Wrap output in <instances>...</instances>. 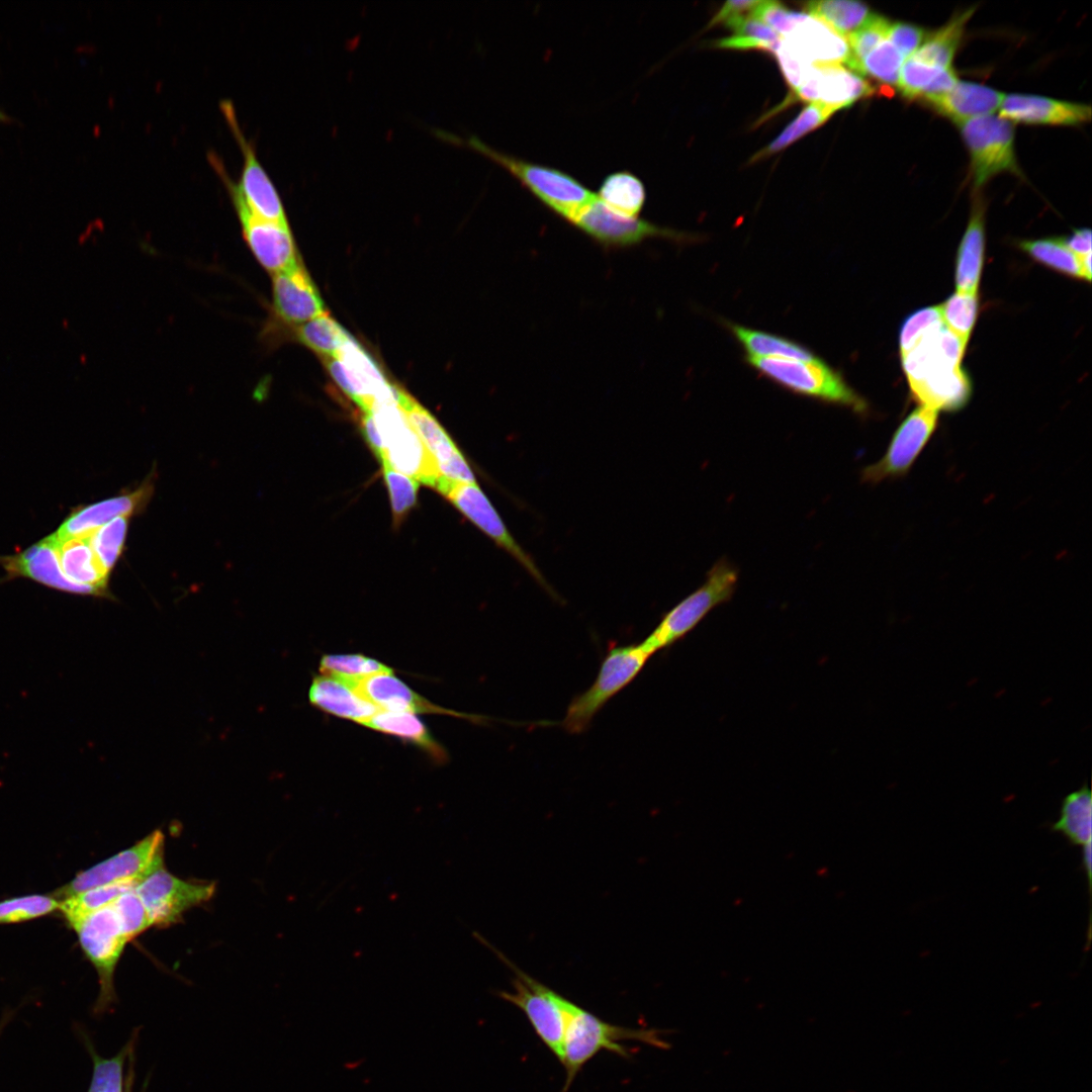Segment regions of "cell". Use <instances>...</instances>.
Wrapping results in <instances>:
<instances>
[{"instance_id":"obj_21","label":"cell","mask_w":1092,"mask_h":1092,"mask_svg":"<svg viewBox=\"0 0 1092 1092\" xmlns=\"http://www.w3.org/2000/svg\"><path fill=\"white\" fill-rule=\"evenodd\" d=\"M0 564L6 570L7 579L28 577L62 592L98 597L95 590L76 584L66 577L52 536L15 555L0 556Z\"/></svg>"},{"instance_id":"obj_45","label":"cell","mask_w":1092,"mask_h":1092,"mask_svg":"<svg viewBox=\"0 0 1092 1092\" xmlns=\"http://www.w3.org/2000/svg\"><path fill=\"white\" fill-rule=\"evenodd\" d=\"M890 24L887 18L873 14L862 26L846 36L849 58L845 65L849 70L860 75L862 60L887 37Z\"/></svg>"},{"instance_id":"obj_13","label":"cell","mask_w":1092,"mask_h":1092,"mask_svg":"<svg viewBox=\"0 0 1092 1092\" xmlns=\"http://www.w3.org/2000/svg\"><path fill=\"white\" fill-rule=\"evenodd\" d=\"M164 867V834L155 830L131 847L78 874L56 892L69 898L84 891L120 882L141 883Z\"/></svg>"},{"instance_id":"obj_6","label":"cell","mask_w":1092,"mask_h":1092,"mask_svg":"<svg viewBox=\"0 0 1092 1092\" xmlns=\"http://www.w3.org/2000/svg\"><path fill=\"white\" fill-rule=\"evenodd\" d=\"M651 656L641 643L612 646L593 684L571 699L561 722L564 730L570 734L586 731L595 716L634 680Z\"/></svg>"},{"instance_id":"obj_27","label":"cell","mask_w":1092,"mask_h":1092,"mask_svg":"<svg viewBox=\"0 0 1092 1092\" xmlns=\"http://www.w3.org/2000/svg\"><path fill=\"white\" fill-rule=\"evenodd\" d=\"M985 206L974 200L971 217L961 241L956 261V286L960 292H978L985 253Z\"/></svg>"},{"instance_id":"obj_5","label":"cell","mask_w":1092,"mask_h":1092,"mask_svg":"<svg viewBox=\"0 0 1092 1092\" xmlns=\"http://www.w3.org/2000/svg\"><path fill=\"white\" fill-rule=\"evenodd\" d=\"M746 361L762 375L795 393L844 406L858 415L868 413L867 401L840 373L819 358L804 361L746 356Z\"/></svg>"},{"instance_id":"obj_15","label":"cell","mask_w":1092,"mask_h":1092,"mask_svg":"<svg viewBox=\"0 0 1092 1092\" xmlns=\"http://www.w3.org/2000/svg\"><path fill=\"white\" fill-rule=\"evenodd\" d=\"M215 883L185 881L164 867L155 871L136 887L152 926L166 927L180 921L189 909L199 906L214 895Z\"/></svg>"},{"instance_id":"obj_53","label":"cell","mask_w":1092,"mask_h":1092,"mask_svg":"<svg viewBox=\"0 0 1092 1092\" xmlns=\"http://www.w3.org/2000/svg\"><path fill=\"white\" fill-rule=\"evenodd\" d=\"M887 37L905 58L913 55L920 47L924 37V30L918 25L896 22L890 24Z\"/></svg>"},{"instance_id":"obj_28","label":"cell","mask_w":1092,"mask_h":1092,"mask_svg":"<svg viewBox=\"0 0 1092 1092\" xmlns=\"http://www.w3.org/2000/svg\"><path fill=\"white\" fill-rule=\"evenodd\" d=\"M51 536L57 546L66 577L76 584L95 590L98 597H109V572L98 560L88 538L57 540L53 534Z\"/></svg>"},{"instance_id":"obj_57","label":"cell","mask_w":1092,"mask_h":1092,"mask_svg":"<svg viewBox=\"0 0 1092 1092\" xmlns=\"http://www.w3.org/2000/svg\"><path fill=\"white\" fill-rule=\"evenodd\" d=\"M361 429L363 436L380 463L383 462V442L370 411H362Z\"/></svg>"},{"instance_id":"obj_46","label":"cell","mask_w":1092,"mask_h":1092,"mask_svg":"<svg viewBox=\"0 0 1092 1092\" xmlns=\"http://www.w3.org/2000/svg\"><path fill=\"white\" fill-rule=\"evenodd\" d=\"M49 895H26L0 902V924L24 922L60 910L61 902Z\"/></svg>"},{"instance_id":"obj_58","label":"cell","mask_w":1092,"mask_h":1092,"mask_svg":"<svg viewBox=\"0 0 1092 1092\" xmlns=\"http://www.w3.org/2000/svg\"><path fill=\"white\" fill-rule=\"evenodd\" d=\"M1065 245L1081 260L1091 256V232L1089 229L1075 230L1063 240Z\"/></svg>"},{"instance_id":"obj_26","label":"cell","mask_w":1092,"mask_h":1092,"mask_svg":"<svg viewBox=\"0 0 1092 1092\" xmlns=\"http://www.w3.org/2000/svg\"><path fill=\"white\" fill-rule=\"evenodd\" d=\"M308 700L311 705L327 713L362 725L380 710L346 682L326 674L313 677Z\"/></svg>"},{"instance_id":"obj_51","label":"cell","mask_w":1092,"mask_h":1092,"mask_svg":"<svg viewBox=\"0 0 1092 1092\" xmlns=\"http://www.w3.org/2000/svg\"><path fill=\"white\" fill-rule=\"evenodd\" d=\"M941 322L939 306L924 307L908 316L900 330V355L906 353L919 338Z\"/></svg>"},{"instance_id":"obj_61","label":"cell","mask_w":1092,"mask_h":1092,"mask_svg":"<svg viewBox=\"0 0 1092 1092\" xmlns=\"http://www.w3.org/2000/svg\"><path fill=\"white\" fill-rule=\"evenodd\" d=\"M132 1080H133V1078L130 1080V1082H129L128 1086H127L126 1092H132V1090H131L132 1089Z\"/></svg>"},{"instance_id":"obj_31","label":"cell","mask_w":1092,"mask_h":1092,"mask_svg":"<svg viewBox=\"0 0 1092 1092\" xmlns=\"http://www.w3.org/2000/svg\"><path fill=\"white\" fill-rule=\"evenodd\" d=\"M954 70L931 66L909 57L901 67L898 88L909 99H926L949 91L957 83Z\"/></svg>"},{"instance_id":"obj_29","label":"cell","mask_w":1092,"mask_h":1092,"mask_svg":"<svg viewBox=\"0 0 1092 1092\" xmlns=\"http://www.w3.org/2000/svg\"><path fill=\"white\" fill-rule=\"evenodd\" d=\"M816 68L817 103L835 111L847 108L875 93L870 82L841 64L816 65Z\"/></svg>"},{"instance_id":"obj_22","label":"cell","mask_w":1092,"mask_h":1092,"mask_svg":"<svg viewBox=\"0 0 1092 1092\" xmlns=\"http://www.w3.org/2000/svg\"><path fill=\"white\" fill-rule=\"evenodd\" d=\"M999 116L1027 124L1078 125L1089 121V105L1054 98L1013 93L1004 95Z\"/></svg>"},{"instance_id":"obj_38","label":"cell","mask_w":1092,"mask_h":1092,"mask_svg":"<svg viewBox=\"0 0 1092 1092\" xmlns=\"http://www.w3.org/2000/svg\"><path fill=\"white\" fill-rule=\"evenodd\" d=\"M1019 248L1034 261L1053 270L1088 282L1091 279L1085 272L1081 259L1062 239L1025 240L1019 243Z\"/></svg>"},{"instance_id":"obj_42","label":"cell","mask_w":1092,"mask_h":1092,"mask_svg":"<svg viewBox=\"0 0 1092 1092\" xmlns=\"http://www.w3.org/2000/svg\"><path fill=\"white\" fill-rule=\"evenodd\" d=\"M322 674L336 677L348 686L378 673H393L384 663L361 654H327L321 658Z\"/></svg>"},{"instance_id":"obj_25","label":"cell","mask_w":1092,"mask_h":1092,"mask_svg":"<svg viewBox=\"0 0 1092 1092\" xmlns=\"http://www.w3.org/2000/svg\"><path fill=\"white\" fill-rule=\"evenodd\" d=\"M1003 98L1004 94L988 86L958 81L949 91L924 100L938 114L960 124L992 114L999 109Z\"/></svg>"},{"instance_id":"obj_8","label":"cell","mask_w":1092,"mask_h":1092,"mask_svg":"<svg viewBox=\"0 0 1092 1092\" xmlns=\"http://www.w3.org/2000/svg\"><path fill=\"white\" fill-rule=\"evenodd\" d=\"M500 958L515 975L513 991L500 992V997L523 1011L541 1041L560 1061L573 1002L524 973L504 956Z\"/></svg>"},{"instance_id":"obj_19","label":"cell","mask_w":1092,"mask_h":1092,"mask_svg":"<svg viewBox=\"0 0 1092 1092\" xmlns=\"http://www.w3.org/2000/svg\"><path fill=\"white\" fill-rule=\"evenodd\" d=\"M401 410L432 457L441 478L457 482H476L463 454L425 407L411 397Z\"/></svg>"},{"instance_id":"obj_12","label":"cell","mask_w":1092,"mask_h":1092,"mask_svg":"<svg viewBox=\"0 0 1092 1092\" xmlns=\"http://www.w3.org/2000/svg\"><path fill=\"white\" fill-rule=\"evenodd\" d=\"M971 158L975 188L993 176L1020 174L1014 151L1013 123L999 115H985L958 124Z\"/></svg>"},{"instance_id":"obj_60","label":"cell","mask_w":1092,"mask_h":1092,"mask_svg":"<svg viewBox=\"0 0 1092 1092\" xmlns=\"http://www.w3.org/2000/svg\"><path fill=\"white\" fill-rule=\"evenodd\" d=\"M8 120H10V117H9V115H7V114H6V113H5V112H4V111H3V110H2L1 108H0V121H8Z\"/></svg>"},{"instance_id":"obj_59","label":"cell","mask_w":1092,"mask_h":1092,"mask_svg":"<svg viewBox=\"0 0 1092 1092\" xmlns=\"http://www.w3.org/2000/svg\"><path fill=\"white\" fill-rule=\"evenodd\" d=\"M1082 866L1087 877V883L1089 893H1091V881H1092V849L1091 843L1083 846L1082 849Z\"/></svg>"},{"instance_id":"obj_9","label":"cell","mask_w":1092,"mask_h":1092,"mask_svg":"<svg viewBox=\"0 0 1092 1092\" xmlns=\"http://www.w3.org/2000/svg\"><path fill=\"white\" fill-rule=\"evenodd\" d=\"M72 928L97 972L100 989L94 1012L102 1014L115 1003L114 972L128 940L112 904L91 913Z\"/></svg>"},{"instance_id":"obj_47","label":"cell","mask_w":1092,"mask_h":1092,"mask_svg":"<svg viewBox=\"0 0 1092 1092\" xmlns=\"http://www.w3.org/2000/svg\"><path fill=\"white\" fill-rule=\"evenodd\" d=\"M905 57L888 40H883L866 56L860 65V75H869L887 85L898 83Z\"/></svg>"},{"instance_id":"obj_52","label":"cell","mask_w":1092,"mask_h":1092,"mask_svg":"<svg viewBox=\"0 0 1092 1092\" xmlns=\"http://www.w3.org/2000/svg\"><path fill=\"white\" fill-rule=\"evenodd\" d=\"M774 54L787 83L793 90L797 89L809 75L814 65L797 56L783 40Z\"/></svg>"},{"instance_id":"obj_40","label":"cell","mask_w":1092,"mask_h":1092,"mask_svg":"<svg viewBox=\"0 0 1092 1092\" xmlns=\"http://www.w3.org/2000/svg\"><path fill=\"white\" fill-rule=\"evenodd\" d=\"M139 882H120L93 888L61 902L60 910L71 925L91 913L112 904L120 895L135 889Z\"/></svg>"},{"instance_id":"obj_3","label":"cell","mask_w":1092,"mask_h":1092,"mask_svg":"<svg viewBox=\"0 0 1092 1092\" xmlns=\"http://www.w3.org/2000/svg\"><path fill=\"white\" fill-rule=\"evenodd\" d=\"M624 1041H637L659 1049L668 1046L661 1031L611 1024L573 1002L564 1035L560 1063L565 1070L561 1092H567L583 1066L602 1051L630 1058Z\"/></svg>"},{"instance_id":"obj_17","label":"cell","mask_w":1092,"mask_h":1092,"mask_svg":"<svg viewBox=\"0 0 1092 1092\" xmlns=\"http://www.w3.org/2000/svg\"><path fill=\"white\" fill-rule=\"evenodd\" d=\"M219 108L243 156L242 174L236 185L246 206L263 219L288 223L279 193L258 160L252 142L242 130L233 102L223 99Z\"/></svg>"},{"instance_id":"obj_7","label":"cell","mask_w":1092,"mask_h":1092,"mask_svg":"<svg viewBox=\"0 0 1092 1092\" xmlns=\"http://www.w3.org/2000/svg\"><path fill=\"white\" fill-rule=\"evenodd\" d=\"M208 159L228 189L243 237L260 265L274 275L300 263L289 224L263 219L251 212L222 161L214 153H209Z\"/></svg>"},{"instance_id":"obj_24","label":"cell","mask_w":1092,"mask_h":1092,"mask_svg":"<svg viewBox=\"0 0 1092 1092\" xmlns=\"http://www.w3.org/2000/svg\"><path fill=\"white\" fill-rule=\"evenodd\" d=\"M782 40L812 65L845 64L849 58L846 38L809 14Z\"/></svg>"},{"instance_id":"obj_4","label":"cell","mask_w":1092,"mask_h":1092,"mask_svg":"<svg viewBox=\"0 0 1092 1092\" xmlns=\"http://www.w3.org/2000/svg\"><path fill=\"white\" fill-rule=\"evenodd\" d=\"M738 569L721 558L709 569L704 583L666 612L640 642L648 653L670 647L694 630L715 608L728 602L738 582Z\"/></svg>"},{"instance_id":"obj_30","label":"cell","mask_w":1092,"mask_h":1092,"mask_svg":"<svg viewBox=\"0 0 1092 1092\" xmlns=\"http://www.w3.org/2000/svg\"><path fill=\"white\" fill-rule=\"evenodd\" d=\"M134 1033L122 1049L111 1058L101 1057L87 1037L85 1044L93 1063L92 1079L88 1092H126L133 1078Z\"/></svg>"},{"instance_id":"obj_56","label":"cell","mask_w":1092,"mask_h":1092,"mask_svg":"<svg viewBox=\"0 0 1092 1092\" xmlns=\"http://www.w3.org/2000/svg\"><path fill=\"white\" fill-rule=\"evenodd\" d=\"M781 41L771 43L753 37L733 34L716 40L714 47L726 50H761L775 53Z\"/></svg>"},{"instance_id":"obj_23","label":"cell","mask_w":1092,"mask_h":1092,"mask_svg":"<svg viewBox=\"0 0 1092 1092\" xmlns=\"http://www.w3.org/2000/svg\"><path fill=\"white\" fill-rule=\"evenodd\" d=\"M353 689L364 699L381 710L410 713H441L465 717L475 723L484 722V717L455 713L431 704L415 693L393 673H378L357 681Z\"/></svg>"},{"instance_id":"obj_35","label":"cell","mask_w":1092,"mask_h":1092,"mask_svg":"<svg viewBox=\"0 0 1092 1092\" xmlns=\"http://www.w3.org/2000/svg\"><path fill=\"white\" fill-rule=\"evenodd\" d=\"M729 328L745 349L748 357L786 358L804 361L818 358L806 347L786 338L735 324H729Z\"/></svg>"},{"instance_id":"obj_20","label":"cell","mask_w":1092,"mask_h":1092,"mask_svg":"<svg viewBox=\"0 0 1092 1092\" xmlns=\"http://www.w3.org/2000/svg\"><path fill=\"white\" fill-rule=\"evenodd\" d=\"M272 276V307L280 322L297 327L326 312L323 299L301 262Z\"/></svg>"},{"instance_id":"obj_44","label":"cell","mask_w":1092,"mask_h":1092,"mask_svg":"<svg viewBox=\"0 0 1092 1092\" xmlns=\"http://www.w3.org/2000/svg\"><path fill=\"white\" fill-rule=\"evenodd\" d=\"M128 518L117 517L97 529L88 538L92 550L109 573L123 551Z\"/></svg>"},{"instance_id":"obj_37","label":"cell","mask_w":1092,"mask_h":1092,"mask_svg":"<svg viewBox=\"0 0 1092 1092\" xmlns=\"http://www.w3.org/2000/svg\"><path fill=\"white\" fill-rule=\"evenodd\" d=\"M805 9L807 14L821 20L845 38L873 15L868 5L859 1H811L806 3Z\"/></svg>"},{"instance_id":"obj_32","label":"cell","mask_w":1092,"mask_h":1092,"mask_svg":"<svg viewBox=\"0 0 1092 1092\" xmlns=\"http://www.w3.org/2000/svg\"><path fill=\"white\" fill-rule=\"evenodd\" d=\"M364 726L410 741L428 752L437 761H444L446 758L444 748L413 713L380 709Z\"/></svg>"},{"instance_id":"obj_16","label":"cell","mask_w":1092,"mask_h":1092,"mask_svg":"<svg viewBox=\"0 0 1092 1092\" xmlns=\"http://www.w3.org/2000/svg\"><path fill=\"white\" fill-rule=\"evenodd\" d=\"M937 423L938 413L930 408L919 406L910 413L893 434L883 457L861 470V481L877 484L906 475L935 432Z\"/></svg>"},{"instance_id":"obj_48","label":"cell","mask_w":1092,"mask_h":1092,"mask_svg":"<svg viewBox=\"0 0 1092 1092\" xmlns=\"http://www.w3.org/2000/svg\"><path fill=\"white\" fill-rule=\"evenodd\" d=\"M382 471L389 492L393 525L396 527L415 507L419 482L387 465L382 466Z\"/></svg>"},{"instance_id":"obj_11","label":"cell","mask_w":1092,"mask_h":1092,"mask_svg":"<svg viewBox=\"0 0 1092 1092\" xmlns=\"http://www.w3.org/2000/svg\"><path fill=\"white\" fill-rule=\"evenodd\" d=\"M453 506L493 542L509 553L551 597L556 592L529 553L508 530L496 510L476 482H457L441 479L437 488Z\"/></svg>"},{"instance_id":"obj_33","label":"cell","mask_w":1092,"mask_h":1092,"mask_svg":"<svg viewBox=\"0 0 1092 1092\" xmlns=\"http://www.w3.org/2000/svg\"><path fill=\"white\" fill-rule=\"evenodd\" d=\"M596 194L611 210L626 216H638L646 201L644 183L628 170L607 175Z\"/></svg>"},{"instance_id":"obj_41","label":"cell","mask_w":1092,"mask_h":1092,"mask_svg":"<svg viewBox=\"0 0 1092 1092\" xmlns=\"http://www.w3.org/2000/svg\"><path fill=\"white\" fill-rule=\"evenodd\" d=\"M835 112L833 108L820 103L808 104L775 140L755 153L749 163L765 159L788 148L800 138L824 124Z\"/></svg>"},{"instance_id":"obj_50","label":"cell","mask_w":1092,"mask_h":1092,"mask_svg":"<svg viewBox=\"0 0 1092 1092\" xmlns=\"http://www.w3.org/2000/svg\"><path fill=\"white\" fill-rule=\"evenodd\" d=\"M750 15L765 23L783 37L808 16L807 13L790 10L776 1H761Z\"/></svg>"},{"instance_id":"obj_39","label":"cell","mask_w":1092,"mask_h":1092,"mask_svg":"<svg viewBox=\"0 0 1092 1092\" xmlns=\"http://www.w3.org/2000/svg\"><path fill=\"white\" fill-rule=\"evenodd\" d=\"M294 335L301 344L325 358L336 356L351 337L327 312L295 327Z\"/></svg>"},{"instance_id":"obj_62","label":"cell","mask_w":1092,"mask_h":1092,"mask_svg":"<svg viewBox=\"0 0 1092 1092\" xmlns=\"http://www.w3.org/2000/svg\"><path fill=\"white\" fill-rule=\"evenodd\" d=\"M5 1022H6V1020H4V1021H3V1022H2L1 1024H0V1033H1L2 1029H3V1026L5 1025Z\"/></svg>"},{"instance_id":"obj_49","label":"cell","mask_w":1092,"mask_h":1092,"mask_svg":"<svg viewBox=\"0 0 1092 1092\" xmlns=\"http://www.w3.org/2000/svg\"><path fill=\"white\" fill-rule=\"evenodd\" d=\"M112 905L128 941L152 926L148 911L135 889L120 895Z\"/></svg>"},{"instance_id":"obj_34","label":"cell","mask_w":1092,"mask_h":1092,"mask_svg":"<svg viewBox=\"0 0 1092 1092\" xmlns=\"http://www.w3.org/2000/svg\"><path fill=\"white\" fill-rule=\"evenodd\" d=\"M1052 830L1063 834L1074 845L1084 846L1092 841V798L1087 784L1067 795L1061 805L1059 819Z\"/></svg>"},{"instance_id":"obj_2","label":"cell","mask_w":1092,"mask_h":1092,"mask_svg":"<svg viewBox=\"0 0 1092 1092\" xmlns=\"http://www.w3.org/2000/svg\"><path fill=\"white\" fill-rule=\"evenodd\" d=\"M443 135L452 143L467 146L503 167L546 208L568 223L597 196L578 179L560 169L508 155L475 136L462 140L447 133Z\"/></svg>"},{"instance_id":"obj_14","label":"cell","mask_w":1092,"mask_h":1092,"mask_svg":"<svg viewBox=\"0 0 1092 1092\" xmlns=\"http://www.w3.org/2000/svg\"><path fill=\"white\" fill-rule=\"evenodd\" d=\"M570 224L605 249L633 247L653 238L673 241L690 239L687 234L659 226L638 216L619 214L607 207L597 196L577 213Z\"/></svg>"},{"instance_id":"obj_10","label":"cell","mask_w":1092,"mask_h":1092,"mask_svg":"<svg viewBox=\"0 0 1092 1092\" xmlns=\"http://www.w3.org/2000/svg\"><path fill=\"white\" fill-rule=\"evenodd\" d=\"M369 411L383 442L381 465L436 488L441 476L401 407L394 403H377Z\"/></svg>"},{"instance_id":"obj_43","label":"cell","mask_w":1092,"mask_h":1092,"mask_svg":"<svg viewBox=\"0 0 1092 1092\" xmlns=\"http://www.w3.org/2000/svg\"><path fill=\"white\" fill-rule=\"evenodd\" d=\"M938 306L943 324L968 344L978 317V292L957 291Z\"/></svg>"},{"instance_id":"obj_54","label":"cell","mask_w":1092,"mask_h":1092,"mask_svg":"<svg viewBox=\"0 0 1092 1092\" xmlns=\"http://www.w3.org/2000/svg\"><path fill=\"white\" fill-rule=\"evenodd\" d=\"M724 25L731 28L734 34L737 35L753 37L771 43L782 40L779 33L750 14L731 20Z\"/></svg>"},{"instance_id":"obj_1","label":"cell","mask_w":1092,"mask_h":1092,"mask_svg":"<svg viewBox=\"0 0 1092 1092\" xmlns=\"http://www.w3.org/2000/svg\"><path fill=\"white\" fill-rule=\"evenodd\" d=\"M966 347L941 322L901 354L910 390L920 406L951 413L969 402L971 381L961 367Z\"/></svg>"},{"instance_id":"obj_36","label":"cell","mask_w":1092,"mask_h":1092,"mask_svg":"<svg viewBox=\"0 0 1092 1092\" xmlns=\"http://www.w3.org/2000/svg\"><path fill=\"white\" fill-rule=\"evenodd\" d=\"M974 11L975 8H969L954 15L946 24L922 42L910 57L922 63L939 68L951 67L956 52L963 38L965 27Z\"/></svg>"},{"instance_id":"obj_55","label":"cell","mask_w":1092,"mask_h":1092,"mask_svg":"<svg viewBox=\"0 0 1092 1092\" xmlns=\"http://www.w3.org/2000/svg\"><path fill=\"white\" fill-rule=\"evenodd\" d=\"M761 1L757 0H731L727 1L709 22V27L749 15Z\"/></svg>"},{"instance_id":"obj_18","label":"cell","mask_w":1092,"mask_h":1092,"mask_svg":"<svg viewBox=\"0 0 1092 1092\" xmlns=\"http://www.w3.org/2000/svg\"><path fill=\"white\" fill-rule=\"evenodd\" d=\"M153 492L154 474H151L133 490L75 509L53 536L57 540L89 538L111 520L143 511Z\"/></svg>"}]
</instances>
